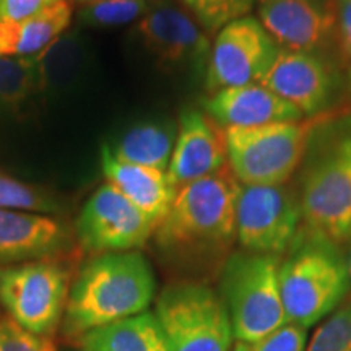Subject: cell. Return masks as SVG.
I'll return each mask as SVG.
<instances>
[{
    "label": "cell",
    "instance_id": "ba28073f",
    "mask_svg": "<svg viewBox=\"0 0 351 351\" xmlns=\"http://www.w3.org/2000/svg\"><path fill=\"white\" fill-rule=\"evenodd\" d=\"M70 270L54 258L0 267V304L26 330L52 337L64 317Z\"/></svg>",
    "mask_w": 351,
    "mask_h": 351
},
{
    "label": "cell",
    "instance_id": "83f0119b",
    "mask_svg": "<svg viewBox=\"0 0 351 351\" xmlns=\"http://www.w3.org/2000/svg\"><path fill=\"white\" fill-rule=\"evenodd\" d=\"M307 328L296 324H285L258 340L236 341L231 351H306Z\"/></svg>",
    "mask_w": 351,
    "mask_h": 351
},
{
    "label": "cell",
    "instance_id": "836d02e7",
    "mask_svg": "<svg viewBox=\"0 0 351 351\" xmlns=\"http://www.w3.org/2000/svg\"><path fill=\"white\" fill-rule=\"evenodd\" d=\"M82 3H88V2H91V0H80Z\"/></svg>",
    "mask_w": 351,
    "mask_h": 351
},
{
    "label": "cell",
    "instance_id": "7a4b0ae2",
    "mask_svg": "<svg viewBox=\"0 0 351 351\" xmlns=\"http://www.w3.org/2000/svg\"><path fill=\"white\" fill-rule=\"evenodd\" d=\"M155 275L138 251L90 258L73 280L64 311L65 335L83 333L147 313L155 298Z\"/></svg>",
    "mask_w": 351,
    "mask_h": 351
},
{
    "label": "cell",
    "instance_id": "9a60e30c",
    "mask_svg": "<svg viewBox=\"0 0 351 351\" xmlns=\"http://www.w3.org/2000/svg\"><path fill=\"white\" fill-rule=\"evenodd\" d=\"M228 165L226 130L205 111L186 108L179 114L178 135L166 174L176 189L218 173Z\"/></svg>",
    "mask_w": 351,
    "mask_h": 351
},
{
    "label": "cell",
    "instance_id": "d4e9b609",
    "mask_svg": "<svg viewBox=\"0 0 351 351\" xmlns=\"http://www.w3.org/2000/svg\"><path fill=\"white\" fill-rule=\"evenodd\" d=\"M150 7V0H91L83 3L78 19L96 28L121 26L140 20Z\"/></svg>",
    "mask_w": 351,
    "mask_h": 351
},
{
    "label": "cell",
    "instance_id": "52a82bcc",
    "mask_svg": "<svg viewBox=\"0 0 351 351\" xmlns=\"http://www.w3.org/2000/svg\"><path fill=\"white\" fill-rule=\"evenodd\" d=\"M155 315L171 351H231L234 333L221 296L207 285H169L156 301Z\"/></svg>",
    "mask_w": 351,
    "mask_h": 351
},
{
    "label": "cell",
    "instance_id": "1f68e13d",
    "mask_svg": "<svg viewBox=\"0 0 351 351\" xmlns=\"http://www.w3.org/2000/svg\"><path fill=\"white\" fill-rule=\"evenodd\" d=\"M345 258H346V269H348L350 285H351V239H350V247H348V251H346V254H345Z\"/></svg>",
    "mask_w": 351,
    "mask_h": 351
},
{
    "label": "cell",
    "instance_id": "5bb4252c",
    "mask_svg": "<svg viewBox=\"0 0 351 351\" xmlns=\"http://www.w3.org/2000/svg\"><path fill=\"white\" fill-rule=\"evenodd\" d=\"M261 85L293 104L304 117L326 114L337 91V77L326 57L280 47Z\"/></svg>",
    "mask_w": 351,
    "mask_h": 351
},
{
    "label": "cell",
    "instance_id": "3957f363",
    "mask_svg": "<svg viewBox=\"0 0 351 351\" xmlns=\"http://www.w3.org/2000/svg\"><path fill=\"white\" fill-rule=\"evenodd\" d=\"M302 225L333 243L351 239V112L322 114L301 163Z\"/></svg>",
    "mask_w": 351,
    "mask_h": 351
},
{
    "label": "cell",
    "instance_id": "484cf974",
    "mask_svg": "<svg viewBox=\"0 0 351 351\" xmlns=\"http://www.w3.org/2000/svg\"><path fill=\"white\" fill-rule=\"evenodd\" d=\"M187 10L207 33H218L231 21L244 19L256 0H184Z\"/></svg>",
    "mask_w": 351,
    "mask_h": 351
},
{
    "label": "cell",
    "instance_id": "8fae6325",
    "mask_svg": "<svg viewBox=\"0 0 351 351\" xmlns=\"http://www.w3.org/2000/svg\"><path fill=\"white\" fill-rule=\"evenodd\" d=\"M156 226L150 217L106 182L83 205L75 234L88 252H127L147 244Z\"/></svg>",
    "mask_w": 351,
    "mask_h": 351
},
{
    "label": "cell",
    "instance_id": "f546056e",
    "mask_svg": "<svg viewBox=\"0 0 351 351\" xmlns=\"http://www.w3.org/2000/svg\"><path fill=\"white\" fill-rule=\"evenodd\" d=\"M337 13V56L351 67V0H333Z\"/></svg>",
    "mask_w": 351,
    "mask_h": 351
},
{
    "label": "cell",
    "instance_id": "4dcf8cb0",
    "mask_svg": "<svg viewBox=\"0 0 351 351\" xmlns=\"http://www.w3.org/2000/svg\"><path fill=\"white\" fill-rule=\"evenodd\" d=\"M56 0H0V20L23 21L36 15Z\"/></svg>",
    "mask_w": 351,
    "mask_h": 351
},
{
    "label": "cell",
    "instance_id": "2e32d148",
    "mask_svg": "<svg viewBox=\"0 0 351 351\" xmlns=\"http://www.w3.org/2000/svg\"><path fill=\"white\" fill-rule=\"evenodd\" d=\"M72 245V231L60 218L0 208V267L56 258Z\"/></svg>",
    "mask_w": 351,
    "mask_h": 351
},
{
    "label": "cell",
    "instance_id": "ffe728a7",
    "mask_svg": "<svg viewBox=\"0 0 351 351\" xmlns=\"http://www.w3.org/2000/svg\"><path fill=\"white\" fill-rule=\"evenodd\" d=\"M178 135L173 121H143L121 134L112 145H104L116 160L168 171Z\"/></svg>",
    "mask_w": 351,
    "mask_h": 351
},
{
    "label": "cell",
    "instance_id": "cb8c5ba5",
    "mask_svg": "<svg viewBox=\"0 0 351 351\" xmlns=\"http://www.w3.org/2000/svg\"><path fill=\"white\" fill-rule=\"evenodd\" d=\"M0 208L57 215L62 213L64 204L47 189L20 181L0 171Z\"/></svg>",
    "mask_w": 351,
    "mask_h": 351
},
{
    "label": "cell",
    "instance_id": "277c9868",
    "mask_svg": "<svg viewBox=\"0 0 351 351\" xmlns=\"http://www.w3.org/2000/svg\"><path fill=\"white\" fill-rule=\"evenodd\" d=\"M280 261L278 283L288 322L309 328L345 301L351 285L339 244L304 225Z\"/></svg>",
    "mask_w": 351,
    "mask_h": 351
},
{
    "label": "cell",
    "instance_id": "7c38bea8",
    "mask_svg": "<svg viewBox=\"0 0 351 351\" xmlns=\"http://www.w3.org/2000/svg\"><path fill=\"white\" fill-rule=\"evenodd\" d=\"M207 32L187 8L156 0L137 21L134 36L161 69H202L208 64L212 44Z\"/></svg>",
    "mask_w": 351,
    "mask_h": 351
},
{
    "label": "cell",
    "instance_id": "8992f818",
    "mask_svg": "<svg viewBox=\"0 0 351 351\" xmlns=\"http://www.w3.org/2000/svg\"><path fill=\"white\" fill-rule=\"evenodd\" d=\"M320 116L226 130L228 166L243 186H280L300 169Z\"/></svg>",
    "mask_w": 351,
    "mask_h": 351
},
{
    "label": "cell",
    "instance_id": "4316f807",
    "mask_svg": "<svg viewBox=\"0 0 351 351\" xmlns=\"http://www.w3.org/2000/svg\"><path fill=\"white\" fill-rule=\"evenodd\" d=\"M306 351H351V298L315 328Z\"/></svg>",
    "mask_w": 351,
    "mask_h": 351
},
{
    "label": "cell",
    "instance_id": "5b68a950",
    "mask_svg": "<svg viewBox=\"0 0 351 351\" xmlns=\"http://www.w3.org/2000/svg\"><path fill=\"white\" fill-rule=\"evenodd\" d=\"M280 261L278 256L236 251L223 262L219 296L236 341L258 340L288 324L280 295Z\"/></svg>",
    "mask_w": 351,
    "mask_h": 351
},
{
    "label": "cell",
    "instance_id": "f1b7e54d",
    "mask_svg": "<svg viewBox=\"0 0 351 351\" xmlns=\"http://www.w3.org/2000/svg\"><path fill=\"white\" fill-rule=\"evenodd\" d=\"M0 351H57L51 337L26 330L15 320L0 315Z\"/></svg>",
    "mask_w": 351,
    "mask_h": 351
},
{
    "label": "cell",
    "instance_id": "30bf717a",
    "mask_svg": "<svg viewBox=\"0 0 351 351\" xmlns=\"http://www.w3.org/2000/svg\"><path fill=\"white\" fill-rule=\"evenodd\" d=\"M280 46L254 16L231 21L217 33L207 64L208 95L225 88L258 83L278 54Z\"/></svg>",
    "mask_w": 351,
    "mask_h": 351
},
{
    "label": "cell",
    "instance_id": "603a6c76",
    "mask_svg": "<svg viewBox=\"0 0 351 351\" xmlns=\"http://www.w3.org/2000/svg\"><path fill=\"white\" fill-rule=\"evenodd\" d=\"M72 34L59 38L52 46L39 56H34L43 91L56 86H64L70 78L77 75L83 64V46L80 39Z\"/></svg>",
    "mask_w": 351,
    "mask_h": 351
},
{
    "label": "cell",
    "instance_id": "9c48e42d",
    "mask_svg": "<svg viewBox=\"0 0 351 351\" xmlns=\"http://www.w3.org/2000/svg\"><path fill=\"white\" fill-rule=\"evenodd\" d=\"M298 191L280 186H243L236 202V239L243 251L282 256L300 231Z\"/></svg>",
    "mask_w": 351,
    "mask_h": 351
},
{
    "label": "cell",
    "instance_id": "4fadbf2b",
    "mask_svg": "<svg viewBox=\"0 0 351 351\" xmlns=\"http://www.w3.org/2000/svg\"><path fill=\"white\" fill-rule=\"evenodd\" d=\"M258 19L282 49L326 57L337 51L333 0H257Z\"/></svg>",
    "mask_w": 351,
    "mask_h": 351
},
{
    "label": "cell",
    "instance_id": "e0dca14e",
    "mask_svg": "<svg viewBox=\"0 0 351 351\" xmlns=\"http://www.w3.org/2000/svg\"><path fill=\"white\" fill-rule=\"evenodd\" d=\"M205 112L225 129L306 119L287 99L261 83L225 88L202 101Z\"/></svg>",
    "mask_w": 351,
    "mask_h": 351
},
{
    "label": "cell",
    "instance_id": "ac0fdd59",
    "mask_svg": "<svg viewBox=\"0 0 351 351\" xmlns=\"http://www.w3.org/2000/svg\"><path fill=\"white\" fill-rule=\"evenodd\" d=\"M101 168L108 184L116 187L125 199L160 225L178 192L166 171L116 160L104 145L101 150Z\"/></svg>",
    "mask_w": 351,
    "mask_h": 351
},
{
    "label": "cell",
    "instance_id": "6da1fadb",
    "mask_svg": "<svg viewBox=\"0 0 351 351\" xmlns=\"http://www.w3.org/2000/svg\"><path fill=\"white\" fill-rule=\"evenodd\" d=\"M241 182L230 166L179 187L169 212L156 226L155 243L171 262L205 263L225 257L236 239Z\"/></svg>",
    "mask_w": 351,
    "mask_h": 351
},
{
    "label": "cell",
    "instance_id": "44dd1931",
    "mask_svg": "<svg viewBox=\"0 0 351 351\" xmlns=\"http://www.w3.org/2000/svg\"><path fill=\"white\" fill-rule=\"evenodd\" d=\"M80 351H171L156 315L143 313L78 337Z\"/></svg>",
    "mask_w": 351,
    "mask_h": 351
},
{
    "label": "cell",
    "instance_id": "d6a6232c",
    "mask_svg": "<svg viewBox=\"0 0 351 351\" xmlns=\"http://www.w3.org/2000/svg\"><path fill=\"white\" fill-rule=\"evenodd\" d=\"M348 83H350V88H351V67L348 69Z\"/></svg>",
    "mask_w": 351,
    "mask_h": 351
},
{
    "label": "cell",
    "instance_id": "d6986e66",
    "mask_svg": "<svg viewBox=\"0 0 351 351\" xmlns=\"http://www.w3.org/2000/svg\"><path fill=\"white\" fill-rule=\"evenodd\" d=\"M72 19V0H56L23 21L0 20V57L39 56L64 36Z\"/></svg>",
    "mask_w": 351,
    "mask_h": 351
},
{
    "label": "cell",
    "instance_id": "7402d4cb",
    "mask_svg": "<svg viewBox=\"0 0 351 351\" xmlns=\"http://www.w3.org/2000/svg\"><path fill=\"white\" fill-rule=\"evenodd\" d=\"M41 93L34 57H0V109L20 111Z\"/></svg>",
    "mask_w": 351,
    "mask_h": 351
}]
</instances>
